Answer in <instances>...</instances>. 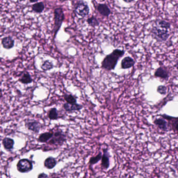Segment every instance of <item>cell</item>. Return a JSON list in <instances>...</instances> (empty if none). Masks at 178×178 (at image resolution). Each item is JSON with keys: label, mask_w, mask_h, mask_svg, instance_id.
I'll use <instances>...</instances> for the list:
<instances>
[{"label": "cell", "mask_w": 178, "mask_h": 178, "mask_svg": "<svg viewBox=\"0 0 178 178\" xmlns=\"http://www.w3.org/2000/svg\"><path fill=\"white\" fill-rule=\"evenodd\" d=\"M170 27L171 25L168 22L165 20H157L152 26V34L157 40L166 41L170 36Z\"/></svg>", "instance_id": "cell-1"}, {"label": "cell", "mask_w": 178, "mask_h": 178, "mask_svg": "<svg viewBox=\"0 0 178 178\" xmlns=\"http://www.w3.org/2000/svg\"><path fill=\"white\" fill-rule=\"evenodd\" d=\"M125 52L120 49H115L112 53L107 55L101 63V67L107 71L114 70L120 58L123 56Z\"/></svg>", "instance_id": "cell-2"}, {"label": "cell", "mask_w": 178, "mask_h": 178, "mask_svg": "<svg viewBox=\"0 0 178 178\" xmlns=\"http://www.w3.org/2000/svg\"><path fill=\"white\" fill-rule=\"evenodd\" d=\"M66 140V135L62 130H57L53 132L52 138L47 142V144L51 146H60Z\"/></svg>", "instance_id": "cell-3"}, {"label": "cell", "mask_w": 178, "mask_h": 178, "mask_svg": "<svg viewBox=\"0 0 178 178\" xmlns=\"http://www.w3.org/2000/svg\"><path fill=\"white\" fill-rule=\"evenodd\" d=\"M55 16V27H54V38H55L58 31L61 28L63 22L64 21V14L62 7H57L54 11Z\"/></svg>", "instance_id": "cell-4"}, {"label": "cell", "mask_w": 178, "mask_h": 178, "mask_svg": "<svg viewBox=\"0 0 178 178\" xmlns=\"http://www.w3.org/2000/svg\"><path fill=\"white\" fill-rule=\"evenodd\" d=\"M17 169L18 171L22 173H28L31 171L33 169V164L31 161L28 159H20L18 161L17 165Z\"/></svg>", "instance_id": "cell-5"}, {"label": "cell", "mask_w": 178, "mask_h": 178, "mask_svg": "<svg viewBox=\"0 0 178 178\" xmlns=\"http://www.w3.org/2000/svg\"><path fill=\"white\" fill-rule=\"evenodd\" d=\"M75 12L76 14L81 17H85L89 13V8L86 3L79 1L77 4L75 8Z\"/></svg>", "instance_id": "cell-6"}, {"label": "cell", "mask_w": 178, "mask_h": 178, "mask_svg": "<svg viewBox=\"0 0 178 178\" xmlns=\"http://www.w3.org/2000/svg\"><path fill=\"white\" fill-rule=\"evenodd\" d=\"M25 125L28 130L33 132L36 134L38 133L42 127L41 124L36 120L25 121Z\"/></svg>", "instance_id": "cell-7"}, {"label": "cell", "mask_w": 178, "mask_h": 178, "mask_svg": "<svg viewBox=\"0 0 178 178\" xmlns=\"http://www.w3.org/2000/svg\"><path fill=\"white\" fill-rule=\"evenodd\" d=\"M103 155L101 157V167L104 170H107L110 167V155L108 152V148H105L103 149Z\"/></svg>", "instance_id": "cell-8"}, {"label": "cell", "mask_w": 178, "mask_h": 178, "mask_svg": "<svg viewBox=\"0 0 178 178\" xmlns=\"http://www.w3.org/2000/svg\"><path fill=\"white\" fill-rule=\"evenodd\" d=\"M121 68L123 69H130L135 64V61L130 56H126L121 61Z\"/></svg>", "instance_id": "cell-9"}, {"label": "cell", "mask_w": 178, "mask_h": 178, "mask_svg": "<svg viewBox=\"0 0 178 178\" xmlns=\"http://www.w3.org/2000/svg\"><path fill=\"white\" fill-rule=\"evenodd\" d=\"M154 123L161 131L166 132L168 130V122H167V121L162 118L156 119L154 121Z\"/></svg>", "instance_id": "cell-10"}, {"label": "cell", "mask_w": 178, "mask_h": 178, "mask_svg": "<svg viewBox=\"0 0 178 178\" xmlns=\"http://www.w3.org/2000/svg\"><path fill=\"white\" fill-rule=\"evenodd\" d=\"M2 45L4 48L9 50L14 47V40L10 36L4 37L2 39Z\"/></svg>", "instance_id": "cell-11"}, {"label": "cell", "mask_w": 178, "mask_h": 178, "mask_svg": "<svg viewBox=\"0 0 178 178\" xmlns=\"http://www.w3.org/2000/svg\"><path fill=\"white\" fill-rule=\"evenodd\" d=\"M63 108L66 112H73L75 111H79L83 108L81 104H78L77 103L70 104L68 103H65L63 104Z\"/></svg>", "instance_id": "cell-12"}, {"label": "cell", "mask_w": 178, "mask_h": 178, "mask_svg": "<svg viewBox=\"0 0 178 178\" xmlns=\"http://www.w3.org/2000/svg\"><path fill=\"white\" fill-rule=\"evenodd\" d=\"M97 11L103 16L105 17L109 16L111 14V10L106 4H99L97 7Z\"/></svg>", "instance_id": "cell-13"}, {"label": "cell", "mask_w": 178, "mask_h": 178, "mask_svg": "<svg viewBox=\"0 0 178 178\" xmlns=\"http://www.w3.org/2000/svg\"><path fill=\"white\" fill-rule=\"evenodd\" d=\"M53 134V131H51L41 133L39 136L38 138L37 139V141L39 143H47L52 138Z\"/></svg>", "instance_id": "cell-14"}, {"label": "cell", "mask_w": 178, "mask_h": 178, "mask_svg": "<svg viewBox=\"0 0 178 178\" xmlns=\"http://www.w3.org/2000/svg\"><path fill=\"white\" fill-rule=\"evenodd\" d=\"M18 80L23 84H29L33 81L31 75L27 71H25L19 75Z\"/></svg>", "instance_id": "cell-15"}, {"label": "cell", "mask_w": 178, "mask_h": 178, "mask_svg": "<svg viewBox=\"0 0 178 178\" xmlns=\"http://www.w3.org/2000/svg\"><path fill=\"white\" fill-rule=\"evenodd\" d=\"M155 76L164 79H167L169 77V73L167 70L162 67H159L155 72Z\"/></svg>", "instance_id": "cell-16"}, {"label": "cell", "mask_w": 178, "mask_h": 178, "mask_svg": "<svg viewBox=\"0 0 178 178\" xmlns=\"http://www.w3.org/2000/svg\"><path fill=\"white\" fill-rule=\"evenodd\" d=\"M14 140L10 137H5L2 141V144L7 151H11L13 149L14 146Z\"/></svg>", "instance_id": "cell-17"}, {"label": "cell", "mask_w": 178, "mask_h": 178, "mask_svg": "<svg viewBox=\"0 0 178 178\" xmlns=\"http://www.w3.org/2000/svg\"><path fill=\"white\" fill-rule=\"evenodd\" d=\"M57 161L55 158L50 156L44 161V166L48 169H52L56 166Z\"/></svg>", "instance_id": "cell-18"}, {"label": "cell", "mask_w": 178, "mask_h": 178, "mask_svg": "<svg viewBox=\"0 0 178 178\" xmlns=\"http://www.w3.org/2000/svg\"><path fill=\"white\" fill-rule=\"evenodd\" d=\"M32 11L36 13H41L44 11L45 8V6L43 2H37L34 4L31 7Z\"/></svg>", "instance_id": "cell-19"}, {"label": "cell", "mask_w": 178, "mask_h": 178, "mask_svg": "<svg viewBox=\"0 0 178 178\" xmlns=\"http://www.w3.org/2000/svg\"><path fill=\"white\" fill-rule=\"evenodd\" d=\"M48 117L50 120H56L59 119V113L56 108H52L49 111Z\"/></svg>", "instance_id": "cell-20"}, {"label": "cell", "mask_w": 178, "mask_h": 178, "mask_svg": "<svg viewBox=\"0 0 178 178\" xmlns=\"http://www.w3.org/2000/svg\"><path fill=\"white\" fill-rule=\"evenodd\" d=\"M54 68V65L51 61L46 60L44 61L43 64H42L41 68L43 71H47L52 69Z\"/></svg>", "instance_id": "cell-21"}, {"label": "cell", "mask_w": 178, "mask_h": 178, "mask_svg": "<svg viewBox=\"0 0 178 178\" xmlns=\"http://www.w3.org/2000/svg\"><path fill=\"white\" fill-rule=\"evenodd\" d=\"M102 155H103L102 152H99V153L96 156L90 158L89 162L90 166H92L98 163L101 160V157H102Z\"/></svg>", "instance_id": "cell-22"}, {"label": "cell", "mask_w": 178, "mask_h": 178, "mask_svg": "<svg viewBox=\"0 0 178 178\" xmlns=\"http://www.w3.org/2000/svg\"><path fill=\"white\" fill-rule=\"evenodd\" d=\"M64 98L65 100L66 101V103L73 104L77 103L76 98L71 94H65L64 95Z\"/></svg>", "instance_id": "cell-23"}, {"label": "cell", "mask_w": 178, "mask_h": 178, "mask_svg": "<svg viewBox=\"0 0 178 178\" xmlns=\"http://www.w3.org/2000/svg\"><path fill=\"white\" fill-rule=\"evenodd\" d=\"M86 21L88 24L90 26H93V27L98 26L99 25V22L96 19V18L94 16H92L91 17L88 18V19H87Z\"/></svg>", "instance_id": "cell-24"}, {"label": "cell", "mask_w": 178, "mask_h": 178, "mask_svg": "<svg viewBox=\"0 0 178 178\" xmlns=\"http://www.w3.org/2000/svg\"><path fill=\"white\" fill-rule=\"evenodd\" d=\"M167 87L164 85H160L158 87L157 89L158 93L162 95H166V94L167 93Z\"/></svg>", "instance_id": "cell-25"}, {"label": "cell", "mask_w": 178, "mask_h": 178, "mask_svg": "<svg viewBox=\"0 0 178 178\" xmlns=\"http://www.w3.org/2000/svg\"><path fill=\"white\" fill-rule=\"evenodd\" d=\"M161 117H162V118L165 119V120H167L168 121H172L174 119L176 118V117H171V116H169L167 114H163L162 115H161Z\"/></svg>", "instance_id": "cell-26"}, {"label": "cell", "mask_w": 178, "mask_h": 178, "mask_svg": "<svg viewBox=\"0 0 178 178\" xmlns=\"http://www.w3.org/2000/svg\"><path fill=\"white\" fill-rule=\"evenodd\" d=\"M38 178H49V176L46 173L42 172V173L39 174L38 176Z\"/></svg>", "instance_id": "cell-27"}, {"label": "cell", "mask_w": 178, "mask_h": 178, "mask_svg": "<svg viewBox=\"0 0 178 178\" xmlns=\"http://www.w3.org/2000/svg\"><path fill=\"white\" fill-rule=\"evenodd\" d=\"M29 2H30V3H31L35 4L36 3H37L38 1H37V0H36V1H30Z\"/></svg>", "instance_id": "cell-28"}, {"label": "cell", "mask_w": 178, "mask_h": 178, "mask_svg": "<svg viewBox=\"0 0 178 178\" xmlns=\"http://www.w3.org/2000/svg\"><path fill=\"white\" fill-rule=\"evenodd\" d=\"M124 2H127V3H130V2H132V1H124Z\"/></svg>", "instance_id": "cell-29"}, {"label": "cell", "mask_w": 178, "mask_h": 178, "mask_svg": "<svg viewBox=\"0 0 178 178\" xmlns=\"http://www.w3.org/2000/svg\"><path fill=\"white\" fill-rule=\"evenodd\" d=\"M0 70H1V66H0Z\"/></svg>", "instance_id": "cell-30"}]
</instances>
